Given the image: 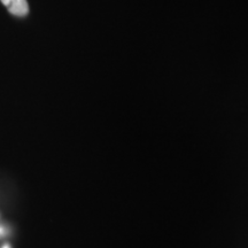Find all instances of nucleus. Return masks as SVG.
<instances>
[{
    "label": "nucleus",
    "instance_id": "obj_1",
    "mask_svg": "<svg viewBox=\"0 0 248 248\" xmlns=\"http://www.w3.org/2000/svg\"><path fill=\"white\" fill-rule=\"evenodd\" d=\"M12 15L24 17L29 13V5L27 0H0Z\"/></svg>",
    "mask_w": 248,
    "mask_h": 248
},
{
    "label": "nucleus",
    "instance_id": "obj_3",
    "mask_svg": "<svg viewBox=\"0 0 248 248\" xmlns=\"http://www.w3.org/2000/svg\"><path fill=\"white\" fill-rule=\"evenodd\" d=\"M1 248H11V247H9L8 244H6V245H4V246H2Z\"/></svg>",
    "mask_w": 248,
    "mask_h": 248
},
{
    "label": "nucleus",
    "instance_id": "obj_2",
    "mask_svg": "<svg viewBox=\"0 0 248 248\" xmlns=\"http://www.w3.org/2000/svg\"><path fill=\"white\" fill-rule=\"evenodd\" d=\"M4 233H5L4 228H2V226H0V237H2V235H4Z\"/></svg>",
    "mask_w": 248,
    "mask_h": 248
}]
</instances>
